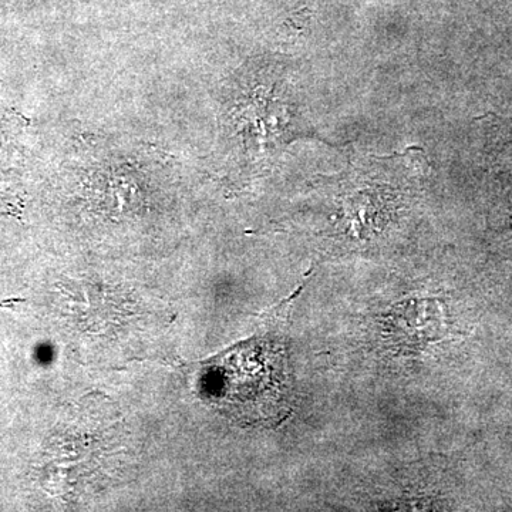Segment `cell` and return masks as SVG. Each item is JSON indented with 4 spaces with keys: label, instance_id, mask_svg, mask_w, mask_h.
Instances as JSON below:
<instances>
[{
    "label": "cell",
    "instance_id": "6da1fadb",
    "mask_svg": "<svg viewBox=\"0 0 512 512\" xmlns=\"http://www.w3.org/2000/svg\"><path fill=\"white\" fill-rule=\"evenodd\" d=\"M202 400L247 426H276L291 413L292 379L282 336L265 333L200 363Z\"/></svg>",
    "mask_w": 512,
    "mask_h": 512
},
{
    "label": "cell",
    "instance_id": "7a4b0ae2",
    "mask_svg": "<svg viewBox=\"0 0 512 512\" xmlns=\"http://www.w3.org/2000/svg\"><path fill=\"white\" fill-rule=\"evenodd\" d=\"M16 301H5L3 303H0V308H8V306H12L13 303H15Z\"/></svg>",
    "mask_w": 512,
    "mask_h": 512
}]
</instances>
